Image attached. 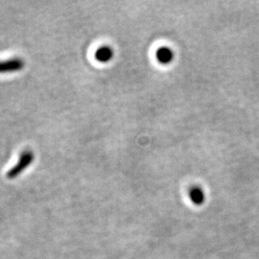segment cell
<instances>
[{"instance_id":"1","label":"cell","mask_w":259,"mask_h":259,"mask_svg":"<svg viewBox=\"0 0 259 259\" xmlns=\"http://www.w3.org/2000/svg\"><path fill=\"white\" fill-rule=\"evenodd\" d=\"M35 158V155L31 150H24L21 152L20 156L19 157L18 162L10 169L9 171L7 172L6 176L9 180H14L16 178L22 174L28 167L32 164V162L34 161Z\"/></svg>"},{"instance_id":"3","label":"cell","mask_w":259,"mask_h":259,"mask_svg":"<svg viewBox=\"0 0 259 259\" xmlns=\"http://www.w3.org/2000/svg\"><path fill=\"white\" fill-rule=\"evenodd\" d=\"M174 52L169 47H160L158 48L156 52V58L157 62L161 65H169L174 60Z\"/></svg>"},{"instance_id":"5","label":"cell","mask_w":259,"mask_h":259,"mask_svg":"<svg viewBox=\"0 0 259 259\" xmlns=\"http://www.w3.org/2000/svg\"><path fill=\"white\" fill-rule=\"evenodd\" d=\"M189 197H190L191 202L196 205H201L204 203L205 196H204V192L201 187H198V186L192 187L189 190Z\"/></svg>"},{"instance_id":"4","label":"cell","mask_w":259,"mask_h":259,"mask_svg":"<svg viewBox=\"0 0 259 259\" xmlns=\"http://www.w3.org/2000/svg\"><path fill=\"white\" fill-rule=\"evenodd\" d=\"M113 55H114L113 49L108 46H105L97 49V51L95 52V59L99 63H109L111 60H112Z\"/></svg>"},{"instance_id":"2","label":"cell","mask_w":259,"mask_h":259,"mask_svg":"<svg viewBox=\"0 0 259 259\" xmlns=\"http://www.w3.org/2000/svg\"><path fill=\"white\" fill-rule=\"evenodd\" d=\"M24 65V61L20 58H13L6 61H0V74L18 72L23 69Z\"/></svg>"}]
</instances>
